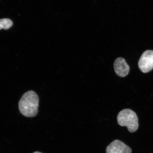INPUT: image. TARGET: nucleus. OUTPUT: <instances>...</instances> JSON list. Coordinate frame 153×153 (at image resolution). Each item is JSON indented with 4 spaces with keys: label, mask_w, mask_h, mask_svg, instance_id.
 I'll return each mask as SVG.
<instances>
[{
    "label": "nucleus",
    "mask_w": 153,
    "mask_h": 153,
    "mask_svg": "<svg viewBox=\"0 0 153 153\" xmlns=\"http://www.w3.org/2000/svg\"><path fill=\"white\" fill-rule=\"evenodd\" d=\"M39 98L37 94L33 91L25 93L19 102V108L21 113L27 117H33L38 114Z\"/></svg>",
    "instance_id": "1"
},
{
    "label": "nucleus",
    "mask_w": 153,
    "mask_h": 153,
    "mask_svg": "<svg viewBox=\"0 0 153 153\" xmlns=\"http://www.w3.org/2000/svg\"><path fill=\"white\" fill-rule=\"evenodd\" d=\"M117 120L119 125L126 126L130 132H135L138 128V117L136 114L130 109L120 111L118 115Z\"/></svg>",
    "instance_id": "2"
},
{
    "label": "nucleus",
    "mask_w": 153,
    "mask_h": 153,
    "mask_svg": "<svg viewBox=\"0 0 153 153\" xmlns=\"http://www.w3.org/2000/svg\"><path fill=\"white\" fill-rule=\"evenodd\" d=\"M138 67L141 71L147 73L153 69V50H148L141 55L138 62Z\"/></svg>",
    "instance_id": "3"
},
{
    "label": "nucleus",
    "mask_w": 153,
    "mask_h": 153,
    "mask_svg": "<svg viewBox=\"0 0 153 153\" xmlns=\"http://www.w3.org/2000/svg\"><path fill=\"white\" fill-rule=\"evenodd\" d=\"M131 148L123 142L116 140L109 145L106 149V153H131Z\"/></svg>",
    "instance_id": "4"
},
{
    "label": "nucleus",
    "mask_w": 153,
    "mask_h": 153,
    "mask_svg": "<svg viewBox=\"0 0 153 153\" xmlns=\"http://www.w3.org/2000/svg\"><path fill=\"white\" fill-rule=\"evenodd\" d=\"M114 66L115 72L120 77H125L129 74L130 67L123 57H119L117 59L114 61Z\"/></svg>",
    "instance_id": "5"
},
{
    "label": "nucleus",
    "mask_w": 153,
    "mask_h": 153,
    "mask_svg": "<svg viewBox=\"0 0 153 153\" xmlns=\"http://www.w3.org/2000/svg\"><path fill=\"white\" fill-rule=\"evenodd\" d=\"M13 22L9 19H0V30H8L12 26Z\"/></svg>",
    "instance_id": "6"
},
{
    "label": "nucleus",
    "mask_w": 153,
    "mask_h": 153,
    "mask_svg": "<svg viewBox=\"0 0 153 153\" xmlns=\"http://www.w3.org/2000/svg\"><path fill=\"white\" fill-rule=\"evenodd\" d=\"M33 153H42L40 152H34Z\"/></svg>",
    "instance_id": "7"
}]
</instances>
